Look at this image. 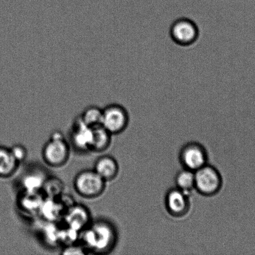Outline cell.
Returning a JSON list of instances; mask_svg holds the SVG:
<instances>
[{
	"label": "cell",
	"mask_w": 255,
	"mask_h": 255,
	"mask_svg": "<svg viewBox=\"0 0 255 255\" xmlns=\"http://www.w3.org/2000/svg\"><path fill=\"white\" fill-rule=\"evenodd\" d=\"M92 134L89 151L101 153L111 146L112 134L102 126L92 128Z\"/></svg>",
	"instance_id": "7c38bea8"
},
{
	"label": "cell",
	"mask_w": 255,
	"mask_h": 255,
	"mask_svg": "<svg viewBox=\"0 0 255 255\" xmlns=\"http://www.w3.org/2000/svg\"><path fill=\"white\" fill-rule=\"evenodd\" d=\"M180 159L186 169L196 171L207 164L206 150L202 145L191 142L185 145L182 149Z\"/></svg>",
	"instance_id": "52a82bcc"
},
{
	"label": "cell",
	"mask_w": 255,
	"mask_h": 255,
	"mask_svg": "<svg viewBox=\"0 0 255 255\" xmlns=\"http://www.w3.org/2000/svg\"><path fill=\"white\" fill-rule=\"evenodd\" d=\"M106 183L94 169H85L75 176L73 186L75 191L80 196L86 199H95L104 193Z\"/></svg>",
	"instance_id": "3957f363"
},
{
	"label": "cell",
	"mask_w": 255,
	"mask_h": 255,
	"mask_svg": "<svg viewBox=\"0 0 255 255\" xmlns=\"http://www.w3.org/2000/svg\"><path fill=\"white\" fill-rule=\"evenodd\" d=\"M93 169L107 182L116 178L119 173V167L114 157L110 155H103L97 159Z\"/></svg>",
	"instance_id": "8fae6325"
},
{
	"label": "cell",
	"mask_w": 255,
	"mask_h": 255,
	"mask_svg": "<svg viewBox=\"0 0 255 255\" xmlns=\"http://www.w3.org/2000/svg\"><path fill=\"white\" fill-rule=\"evenodd\" d=\"M42 189L43 190L45 196L48 198L57 199L62 196L64 185L58 178L51 177L45 180Z\"/></svg>",
	"instance_id": "2e32d148"
},
{
	"label": "cell",
	"mask_w": 255,
	"mask_h": 255,
	"mask_svg": "<svg viewBox=\"0 0 255 255\" xmlns=\"http://www.w3.org/2000/svg\"><path fill=\"white\" fill-rule=\"evenodd\" d=\"M221 175L215 167L206 164L195 171V189L204 196L216 194L221 189Z\"/></svg>",
	"instance_id": "5b68a950"
},
{
	"label": "cell",
	"mask_w": 255,
	"mask_h": 255,
	"mask_svg": "<svg viewBox=\"0 0 255 255\" xmlns=\"http://www.w3.org/2000/svg\"><path fill=\"white\" fill-rule=\"evenodd\" d=\"M92 134V128L87 127L79 117L72 127L71 139L72 145L81 151H89Z\"/></svg>",
	"instance_id": "30bf717a"
},
{
	"label": "cell",
	"mask_w": 255,
	"mask_h": 255,
	"mask_svg": "<svg viewBox=\"0 0 255 255\" xmlns=\"http://www.w3.org/2000/svg\"><path fill=\"white\" fill-rule=\"evenodd\" d=\"M81 244L88 253L106 254L116 246L117 234L111 222L105 220L92 221L89 226L80 232Z\"/></svg>",
	"instance_id": "6da1fadb"
},
{
	"label": "cell",
	"mask_w": 255,
	"mask_h": 255,
	"mask_svg": "<svg viewBox=\"0 0 255 255\" xmlns=\"http://www.w3.org/2000/svg\"><path fill=\"white\" fill-rule=\"evenodd\" d=\"M69 156V145L64 135L58 131L52 132L42 149L45 163L50 167H60L66 164Z\"/></svg>",
	"instance_id": "7a4b0ae2"
},
{
	"label": "cell",
	"mask_w": 255,
	"mask_h": 255,
	"mask_svg": "<svg viewBox=\"0 0 255 255\" xmlns=\"http://www.w3.org/2000/svg\"><path fill=\"white\" fill-rule=\"evenodd\" d=\"M61 254L62 255H86L89 253L81 244L74 245V243L65 246Z\"/></svg>",
	"instance_id": "d6986e66"
},
{
	"label": "cell",
	"mask_w": 255,
	"mask_h": 255,
	"mask_svg": "<svg viewBox=\"0 0 255 255\" xmlns=\"http://www.w3.org/2000/svg\"><path fill=\"white\" fill-rule=\"evenodd\" d=\"M12 156L19 164L25 161L27 156V150L26 147L21 144H14L9 147Z\"/></svg>",
	"instance_id": "ac0fdd59"
},
{
	"label": "cell",
	"mask_w": 255,
	"mask_h": 255,
	"mask_svg": "<svg viewBox=\"0 0 255 255\" xmlns=\"http://www.w3.org/2000/svg\"><path fill=\"white\" fill-rule=\"evenodd\" d=\"M129 121L128 112L121 105L111 104L102 109L101 126L112 135L123 132L128 126Z\"/></svg>",
	"instance_id": "277c9868"
},
{
	"label": "cell",
	"mask_w": 255,
	"mask_h": 255,
	"mask_svg": "<svg viewBox=\"0 0 255 255\" xmlns=\"http://www.w3.org/2000/svg\"><path fill=\"white\" fill-rule=\"evenodd\" d=\"M19 164L12 156L9 147L0 146V178L13 176Z\"/></svg>",
	"instance_id": "4fadbf2b"
},
{
	"label": "cell",
	"mask_w": 255,
	"mask_h": 255,
	"mask_svg": "<svg viewBox=\"0 0 255 255\" xmlns=\"http://www.w3.org/2000/svg\"><path fill=\"white\" fill-rule=\"evenodd\" d=\"M176 182L177 188L187 194L195 189V172L187 169L179 172Z\"/></svg>",
	"instance_id": "9a60e30c"
},
{
	"label": "cell",
	"mask_w": 255,
	"mask_h": 255,
	"mask_svg": "<svg viewBox=\"0 0 255 255\" xmlns=\"http://www.w3.org/2000/svg\"><path fill=\"white\" fill-rule=\"evenodd\" d=\"M166 207L174 217H182L188 212L190 203L187 194L178 188L171 189L166 197Z\"/></svg>",
	"instance_id": "9c48e42d"
},
{
	"label": "cell",
	"mask_w": 255,
	"mask_h": 255,
	"mask_svg": "<svg viewBox=\"0 0 255 255\" xmlns=\"http://www.w3.org/2000/svg\"><path fill=\"white\" fill-rule=\"evenodd\" d=\"M63 218L65 226L78 233L87 228L92 222L89 209L81 204L69 207L65 211Z\"/></svg>",
	"instance_id": "ba28073f"
},
{
	"label": "cell",
	"mask_w": 255,
	"mask_h": 255,
	"mask_svg": "<svg viewBox=\"0 0 255 255\" xmlns=\"http://www.w3.org/2000/svg\"><path fill=\"white\" fill-rule=\"evenodd\" d=\"M79 117L82 122L90 128L101 126L102 109L96 106L87 107Z\"/></svg>",
	"instance_id": "5bb4252c"
},
{
	"label": "cell",
	"mask_w": 255,
	"mask_h": 255,
	"mask_svg": "<svg viewBox=\"0 0 255 255\" xmlns=\"http://www.w3.org/2000/svg\"><path fill=\"white\" fill-rule=\"evenodd\" d=\"M41 174L38 173H30L24 177L23 185L27 192H37L42 189L45 180Z\"/></svg>",
	"instance_id": "e0dca14e"
},
{
	"label": "cell",
	"mask_w": 255,
	"mask_h": 255,
	"mask_svg": "<svg viewBox=\"0 0 255 255\" xmlns=\"http://www.w3.org/2000/svg\"><path fill=\"white\" fill-rule=\"evenodd\" d=\"M170 36L172 41L179 46H191L199 38L198 27L192 20L182 17L177 19L171 25Z\"/></svg>",
	"instance_id": "8992f818"
}]
</instances>
